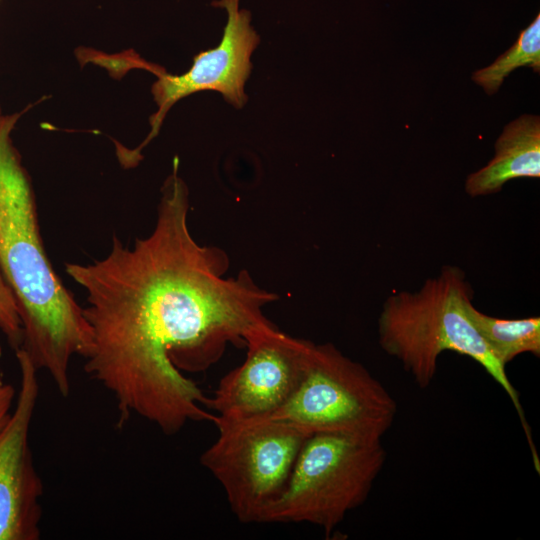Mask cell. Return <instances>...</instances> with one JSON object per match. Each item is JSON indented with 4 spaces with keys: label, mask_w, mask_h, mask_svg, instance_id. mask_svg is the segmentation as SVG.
Here are the masks:
<instances>
[{
    "label": "cell",
    "mask_w": 540,
    "mask_h": 540,
    "mask_svg": "<svg viewBox=\"0 0 540 540\" xmlns=\"http://www.w3.org/2000/svg\"><path fill=\"white\" fill-rule=\"evenodd\" d=\"M189 207L175 158L148 236L127 247L114 235L105 258L65 264L87 294L84 370L112 393L121 422L137 415L166 435L190 421L215 423L209 398L184 373L206 371L229 344L245 347L272 323L263 310L278 299L247 270L226 277L227 253L193 238Z\"/></svg>",
    "instance_id": "6da1fadb"
},
{
    "label": "cell",
    "mask_w": 540,
    "mask_h": 540,
    "mask_svg": "<svg viewBox=\"0 0 540 540\" xmlns=\"http://www.w3.org/2000/svg\"><path fill=\"white\" fill-rule=\"evenodd\" d=\"M21 113L0 117V270L16 300L21 348L63 397L73 356L86 358L91 332L81 307L46 254L35 195L11 133Z\"/></svg>",
    "instance_id": "7a4b0ae2"
},
{
    "label": "cell",
    "mask_w": 540,
    "mask_h": 540,
    "mask_svg": "<svg viewBox=\"0 0 540 540\" xmlns=\"http://www.w3.org/2000/svg\"><path fill=\"white\" fill-rule=\"evenodd\" d=\"M472 296L464 271L448 265L417 291L391 294L378 319L380 346L402 363L421 388L431 384L438 358L445 351L477 362L512 401L531 453L536 455L519 393L507 376L506 366L495 357L467 315L466 306Z\"/></svg>",
    "instance_id": "3957f363"
},
{
    "label": "cell",
    "mask_w": 540,
    "mask_h": 540,
    "mask_svg": "<svg viewBox=\"0 0 540 540\" xmlns=\"http://www.w3.org/2000/svg\"><path fill=\"white\" fill-rule=\"evenodd\" d=\"M385 460L381 439L312 433L265 523L305 522L329 535L348 512L365 502Z\"/></svg>",
    "instance_id": "277c9868"
},
{
    "label": "cell",
    "mask_w": 540,
    "mask_h": 540,
    "mask_svg": "<svg viewBox=\"0 0 540 540\" xmlns=\"http://www.w3.org/2000/svg\"><path fill=\"white\" fill-rule=\"evenodd\" d=\"M214 424L218 437L202 453V466L223 488L238 521L265 523L311 434L290 422L270 418L217 417Z\"/></svg>",
    "instance_id": "5b68a950"
},
{
    "label": "cell",
    "mask_w": 540,
    "mask_h": 540,
    "mask_svg": "<svg viewBox=\"0 0 540 540\" xmlns=\"http://www.w3.org/2000/svg\"><path fill=\"white\" fill-rule=\"evenodd\" d=\"M396 412L393 397L361 363L331 343L312 342L295 393L269 418L290 422L310 434L336 432L381 439Z\"/></svg>",
    "instance_id": "8992f818"
},
{
    "label": "cell",
    "mask_w": 540,
    "mask_h": 540,
    "mask_svg": "<svg viewBox=\"0 0 540 540\" xmlns=\"http://www.w3.org/2000/svg\"><path fill=\"white\" fill-rule=\"evenodd\" d=\"M311 344L273 323L252 331L244 361L220 380L208 408L223 420L271 417L300 384Z\"/></svg>",
    "instance_id": "52a82bcc"
},
{
    "label": "cell",
    "mask_w": 540,
    "mask_h": 540,
    "mask_svg": "<svg viewBox=\"0 0 540 540\" xmlns=\"http://www.w3.org/2000/svg\"><path fill=\"white\" fill-rule=\"evenodd\" d=\"M15 353L20 388L13 412L0 425V540H38L43 484L29 445L39 395L38 370L22 349Z\"/></svg>",
    "instance_id": "ba28073f"
},
{
    "label": "cell",
    "mask_w": 540,
    "mask_h": 540,
    "mask_svg": "<svg viewBox=\"0 0 540 540\" xmlns=\"http://www.w3.org/2000/svg\"><path fill=\"white\" fill-rule=\"evenodd\" d=\"M213 5L225 8L228 13L221 42L216 48L197 54L186 73L170 75L164 70L156 75L152 94L158 109L150 117L151 131L146 140L129 152L133 160L139 161L140 151L158 134L169 109L188 95L214 90L236 108L246 104L244 86L252 69L250 57L260 38L250 25V12L239 9V0H219Z\"/></svg>",
    "instance_id": "9c48e42d"
},
{
    "label": "cell",
    "mask_w": 540,
    "mask_h": 540,
    "mask_svg": "<svg viewBox=\"0 0 540 540\" xmlns=\"http://www.w3.org/2000/svg\"><path fill=\"white\" fill-rule=\"evenodd\" d=\"M540 177V117L522 115L507 124L495 142L494 157L468 175L465 191L471 197L496 193L516 178Z\"/></svg>",
    "instance_id": "30bf717a"
},
{
    "label": "cell",
    "mask_w": 540,
    "mask_h": 540,
    "mask_svg": "<svg viewBox=\"0 0 540 540\" xmlns=\"http://www.w3.org/2000/svg\"><path fill=\"white\" fill-rule=\"evenodd\" d=\"M466 312L495 357L506 366L523 353L540 356V318L505 319L486 315L470 301Z\"/></svg>",
    "instance_id": "8fae6325"
},
{
    "label": "cell",
    "mask_w": 540,
    "mask_h": 540,
    "mask_svg": "<svg viewBox=\"0 0 540 540\" xmlns=\"http://www.w3.org/2000/svg\"><path fill=\"white\" fill-rule=\"evenodd\" d=\"M540 70V16L522 30L517 41L487 67L476 70L472 80L488 95L495 94L506 77L520 67Z\"/></svg>",
    "instance_id": "7c38bea8"
},
{
    "label": "cell",
    "mask_w": 540,
    "mask_h": 540,
    "mask_svg": "<svg viewBox=\"0 0 540 540\" xmlns=\"http://www.w3.org/2000/svg\"><path fill=\"white\" fill-rule=\"evenodd\" d=\"M0 332L16 352L23 341L22 324L14 295L0 270Z\"/></svg>",
    "instance_id": "4fadbf2b"
},
{
    "label": "cell",
    "mask_w": 540,
    "mask_h": 540,
    "mask_svg": "<svg viewBox=\"0 0 540 540\" xmlns=\"http://www.w3.org/2000/svg\"><path fill=\"white\" fill-rule=\"evenodd\" d=\"M15 388L0 380V425L3 424L10 415V409L14 400Z\"/></svg>",
    "instance_id": "5bb4252c"
},
{
    "label": "cell",
    "mask_w": 540,
    "mask_h": 540,
    "mask_svg": "<svg viewBox=\"0 0 540 540\" xmlns=\"http://www.w3.org/2000/svg\"><path fill=\"white\" fill-rule=\"evenodd\" d=\"M2 113H1V108H0V117H1Z\"/></svg>",
    "instance_id": "9a60e30c"
}]
</instances>
